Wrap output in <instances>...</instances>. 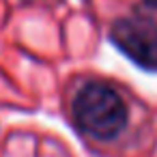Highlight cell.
<instances>
[{
    "label": "cell",
    "mask_w": 157,
    "mask_h": 157,
    "mask_svg": "<svg viewBox=\"0 0 157 157\" xmlns=\"http://www.w3.org/2000/svg\"><path fill=\"white\" fill-rule=\"evenodd\" d=\"M71 114L78 129L95 140H112L127 125L125 101L103 82L84 84L73 99Z\"/></svg>",
    "instance_id": "6da1fadb"
},
{
    "label": "cell",
    "mask_w": 157,
    "mask_h": 157,
    "mask_svg": "<svg viewBox=\"0 0 157 157\" xmlns=\"http://www.w3.org/2000/svg\"><path fill=\"white\" fill-rule=\"evenodd\" d=\"M110 41L133 65L157 71V22L144 15H127L110 26Z\"/></svg>",
    "instance_id": "7a4b0ae2"
},
{
    "label": "cell",
    "mask_w": 157,
    "mask_h": 157,
    "mask_svg": "<svg viewBox=\"0 0 157 157\" xmlns=\"http://www.w3.org/2000/svg\"><path fill=\"white\" fill-rule=\"evenodd\" d=\"M144 2V7H148V9H153V11H157V0H142Z\"/></svg>",
    "instance_id": "3957f363"
}]
</instances>
